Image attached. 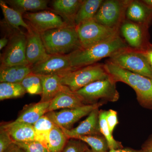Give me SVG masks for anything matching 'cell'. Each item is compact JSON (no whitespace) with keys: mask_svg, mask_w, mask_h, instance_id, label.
Listing matches in <instances>:
<instances>
[{"mask_svg":"<svg viewBox=\"0 0 152 152\" xmlns=\"http://www.w3.org/2000/svg\"><path fill=\"white\" fill-rule=\"evenodd\" d=\"M129 48L119 35L111 39L81 48L68 55L74 70L96 64L106 58H110L121 51Z\"/></svg>","mask_w":152,"mask_h":152,"instance_id":"cell-1","label":"cell"},{"mask_svg":"<svg viewBox=\"0 0 152 152\" xmlns=\"http://www.w3.org/2000/svg\"><path fill=\"white\" fill-rule=\"evenodd\" d=\"M104 66L114 81L126 84L135 91L142 107L152 110V79L124 69L107 60Z\"/></svg>","mask_w":152,"mask_h":152,"instance_id":"cell-2","label":"cell"},{"mask_svg":"<svg viewBox=\"0 0 152 152\" xmlns=\"http://www.w3.org/2000/svg\"><path fill=\"white\" fill-rule=\"evenodd\" d=\"M40 35L49 55H68L82 48L75 26L53 29Z\"/></svg>","mask_w":152,"mask_h":152,"instance_id":"cell-3","label":"cell"},{"mask_svg":"<svg viewBox=\"0 0 152 152\" xmlns=\"http://www.w3.org/2000/svg\"><path fill=\"white\" fill-rule=\"evenodd\" d=\"M116 84L110 76L108 78L93 82L75 93L85 105L115 102L120 98Z\"/></svg>","mask_w":152,"mask_h":152,"instance_id":"cell-4","label":"cell"},{"mask_svg":"<svg viewBox=\"0 0 152 152\" xmlns=\"http://www.w3.org/2000/svg\"><path fill=\"white\" fill-rule=\"evenodd\" d=\"M61 82L75 92L91 83L110 77L104 64H96L76 69L60 76Z\"/></svg>","mask_w":152,"mask_h":152,"instance_id":"cell-5","label":"cell"},{"mask_svg":"<svg viewBox=\"0 0 152 152\" xmlns=\"http://www.w3.org/2000/svg\"><path fill=\"white\" fill-rule=\"evenodd\" d=\"M107 61L124 69L152 79V68L143 51L129 48L110 57Z\"/></svg>","mask_w":152,"mask_h":152,"instance_id":"cell-6","label":"cell"},{"mask_svg":"<svg viewBox=\"0 0 152 152\" xmlns=\"http://www.w3.org/2000/svg\"><path fill=\"white\" fill-rule=\"evenodd\" d=\"M82 48H86L120 35L119 29L101 24L94 19L76 26Z\"/></svg>","mask_w":152,"mask_h":152,"instance_id":"cell-7","label":"cell"},{"mask_svg":"<svg viewBox=\"0 0 152 152\" xmlns=\"http://www.w3.org/2000/svg\"><path fill=\"white\" fill-rule=\"evenodd\" d=\"M131 0H104L94 19L111 28L119 29L126 18V12Z\"/></svg>","mask_w":152,"mask_h":152,"instance_id":"cell-8","label":"cell"},{"mask_svg":"<svg viewBox=\"0 0 152 152\" xmlns=\"http://www.w3.org/2000/svg\"><path fill=\"white\" fill-rule=\"evenodd\" d=\"M105 104L99 102L74 109H65L60 111L49 112L45 114L55 125L60 128L70 130L74 125L83 117L88 115L93 110Z\"/></svg>","mask_w":152,"mask_h":152,"instance_id":"cell-9","label":"cell"},{"mask_svg":"<svg viewBox=\"0 0 152 152\" xmlns=\"http://www.w3.org/2000/svg\"><path fill=\"white\" fill-rule=\"evenodd\" d=\"M26 34L19 32L13 35L1 56V68L29 65L26 58Z\"/></svg>","mask_w":152,"mask_h":152,"instance_id":"cell-10","label":"cell"},{"mask_svg":"<svg viewBox=\"0 0 152 152\" xmlns=\"http://www.w3.org/2000/svg\"><path fill=\"white\" fill-rule=\"evenodd\" d=\"M149 27L125 19L120 27V35L130 48L143 51L150 43Z\"/></svg>","mask_w":152,"mask_h":152,"instance_id":"cell-11","label":"cell"},{"mask_svg":"<svg viewBox=\"0 0 152 152\" xmlns=\"http://www.w3.org/2000/svg\"><path fill=\"white\" fill-rule=\"evenodd\" d=\"M74 70L68 55H50L46 59L31 66L33 73L40 76H59Z\"/></svg>","mask_w":152,"mask_h":152,"instance_id":"cell-12","label":"cell"},{"mask_svg":"<svg viewBox=\"0 0 152 152\" xmlns=\"http://www.w3.org/2000/svg\"><path fill=\"white\" fill-rule=\"evenodd\" d=\"M23 18L31 27L40 34L53 29L70 26L63 20L61 16L49 11L28 12L24 14Z\"/></svg>","mask_w":152,"mask_h":152,"instance_id":"cell-13","label":"cell"},{"mask_svg":"<svg viewBox=\"0 0 152 152\" xmlns=\"http://www.w3.org/2000/svg\"><path fill=\"white\" fill-rule=\"evenodd\" d=\"M26 35V58L28 64L32 66L45 59L50 55L47 53L39 33L31 27Z\"/></svg>","mask_w":152,"mask_h":152,"instance_id":"cell-14","label":"cell"},{"mask_svg":"<svg viewBox=\"0 0 152 152\" xmlns=\"http://www.w3.org/2000/svg\"><path fill=\"white\" fill-rule=\"evenodd\" d=\"M99 108L93 110L86 118L76 127L70 130L61 129L69 139L77 136L102 135L99 123Z\"/></svg>","mask_w":152,"mask_h":152,"instance_id":"cell-15","label":"cell"},{"mask_svg":"<svg viewBox=\"0 0 152 152\" xmlns=\"http://www.w3.org/2000/svg\"><path fill=\"white\" fill-rule=\"evenodd\" d=\"M125 18L128 20L150 26L152 22V9L142 0H131Z\"/></svg>","mask_w":152,"mask_h":152,"instance_id":"cell-16","label":"cell"},{"mask_svg":"<svg viewBox=\"0 0 152 152\" xmlns=\"http://www.w3.org/2000/svg\"><path fill=\"white\" fill-rule=\"evenodd\" d=\"M1 127L7 132L14 142H23L35 140V134L33 125L14 121L4 124Z\"/></svg>","mask_w":152,"mask_h":152,"instance_id":"cell-17","label":"cell"},{"mask_svg":"<svg viewBox=\"0 0 152 152\" xmlns=\"http://www.w3.org/2000/svg\"><path fill=\"white\" fill-rule=\"evenodd\" d=\"M40 76L42 86L40 102H51L60 93L70 91L67 87L62 84L61 77L58 75Z\"/></svg>","mask_w":152,"mask_h":152,"instance_id":"cell-18","label":"cell"},{"mask_svg":"<svg viewBox=\"0 0 152 152\" xmlns=\"http://www.w3.org/2000/svg\"><path fill=\"white\" fill-rule=\"evenodd\" d=\"M85 105L82 99L75 92L71 90L61 92L51 101L48 113L60 109L76 108Z\"/></svg>","mask_w":152,"mask_h":152,"instance_id":"cell-19","label":"cell"},{"mask_svg":"<svg viewBox=\"0 0 152 152\" xmlns=\"http://www.w3.org/2000/svg\"><path fill=\"white\" fill-rule=\"evenodd\" d=\"M50 102H39L26 106L14 121L34 126L41 117L48 113Z\"/></svg>","mask_w":152,"mask_h":152,"instance_id":"cell-20","label":"cell"},{"mask_svg":"<svg viewBox=\"0 0 152 152\" xmlns=\"http://www.w3.org/2000/svg\"><path fill=\"white\" fill-rule=\"evenodd\" d=\"M83 1V0H55L53 2V8L64 18L68 24L75 26L74 19Z\"/></svg>","mask_w":152,"mask_h":152,"instance_id":"cell-21","label":"cell"},{"mask_svg":"<svg viewBox=\"0 0 152 152\" xmlns=\"http://www.w3.org/2000/svg\"><path fill=\"white\" fill-rule=\"evenodd\" d=\"M31 72V66L30 65L1 68L0 82L20 83L23 79Z\"/></svg>","mask_w":152,"mask_h":152,"instance_id":"cell-22","label":"cell"},{"mask_svg":"<svg viewBox=\"0 0 152 152\" xmlns=\"http://www.w3.org/2000/svg\"><path fill=\"white\" fill-rule=\"evenodd\" d=\"M103 0H83L75 19V26L94 19Z\"/></svg>","mask_w":152,"mask_h":152,"instance_id":"cell-23","label":"cell"},{"mask_svg":"<svg viewBox=\"0 0 152 152\" xmlns=\"http://www.w3.org/2000/svg\"><path fill=\"white\" fill-rule=\"evenodd\" d=\"M6 3L22 14L28 11L43 10L48 9V1L46 0H10Z\"/></svg>","mask_w":152,"mask_h":152,"instance_id":"cell-24","label":"cell"},{"mask_svg":"<svg viewBox=\"0 0 152 152\" xmlns=\"http://www.w3.org/2000/svg\"><path fill=\"white\" fill-rule=\"evenodd\" d=\"M69 138L60 127L55 125L49 134L47 147L50 152H62Z\"/></svg>","mask_w":152,"mask_h":152,"instance_id":"cell-25","label":"cell"},{"mask_svg":"<svg viewBox=\"0 0 152 152\" xmlns=\"http://www.w3.org/2000/svg\"><path fill=\"white\" fill-rule=\"evenodd\" d=\"M0 6L5 19L9 24L18 29L20 27L26 28L27 30L29 29L31 27L23 20L21 13L9 7L6 2L2 0L0 1Z\"/></svg>","mask_w":152,"mask_h":152,"instance_id":"cell-26","label":"cell"},{"mask_svg":"<svg viewBox=\"0 0 152 152\" xmlns=\"http://www.w3.org/2000/svg\"><path fill=\"white\" fill-rule=\"evenodd\" d=\"M55 125L45 115L41 117L34 125L35 134V140L40 142L47 146L49 134Z\"/></svg>","mask_w":152,"mask_h":152,"instance_id":"cell-27","label":"cell"},{"mask_svg":"<svg viewBox=\"0 0 152 152\" xmlns=\"http://www.w3.org/2000/svg\"><path fill=\"white\" fill-rule=\"evenodd\" d=\"M107 113V111L105 110H100L99 123L101 132L107 140L110 150L122 148L124 147L121 143L114 138L113 134L110 131L106 120Z\"/></svg>","mask_w":152,"mask_h":152,"instance_id":"cell-28","label":"cell"},{"mask_svg":"<svg viewBox=\"0 0 152 152\" xmlns=\"http://www.w3.org/2000/svg\"><path fill=\"white\" fill-rule=\"evenodd\" d=\"M26 93L20 83L3 82L0 83V100L15 99L23 96Z\"/></svg>","mask_w":152,"mask_h":152,"instance_id":"cell-29","label":"cell"},{"mask_svg":"<svg viewBox=\"0 0 152 152\" xmlns=\"http://www.w3.org/2000/svg\"><path fill=\"white\" fill-rule=\"evenodd\" d=\"M73 138L84 142L96 152H108L110 151L107 142L102 135L77 136Z\"/></svg>","mask_w":152,"mask_h":152,"instance_id":"cell-30","label":"cell"},{"mask_svg":"<svg viewBox=\"0 0 152 152\" xmlns=\"http://www.w3.org/2000/svg\"><path fill=\"white\" fill-rule=\"evenodd\" d=\"M26 93L31 95H42V86L40 76L31 73L20 83Z\"/></svg>","mask_w":152,"mask_h":152,"instance_id":"cell-31","label":"cell"},{"mask_svg":"<svg viewBox=\"0 0 152 152\" xmlns=\"http://www.w3.org/2000/svg\"><path fill=\"white\" fill-rule=\"evenodd\" d=\"M14 142L20 147L25 152H50L46 145L37 141Z\"/></svg>","mask_w":152,"mask_h":152,"instance_id":"cell-32","label":"cell"},{"mask_svg":"<svg viewBox=\"0 0 152 152\" xmlns=\"http://www.w3.org/2000/svg\"><path fill=\"white\" fill-rule=\"evenodd\" d=\"M88 148L87 144L81 140L70 138L62 152H86Z\"/></svg>","mask_w":152,"mask_h":152,"instance_id":"cell-33","label":"cell"},{"mask_svg":"<svg viewBox=\"0 0 152 152\" xmlns=\"http://www.w3.org/2000/svg\"><path fill=\"white\" fill-rule=\"evenodd\" d=\"M14 142L6 130L1 127L0 129V152H5L9 147Z\"/></svg>","mask_w":152,"mask_h":152,"instance_id":"cell-34","label":"cell"},{"mask_svg":"<svg viewBox=\"0 0 152 152\" xmlns=\"http://www.w3.org/2000/svg\"><path fill=\"white\" fill-rule=\"evenodd\" d=\"M106 120L110 131L113 134L115 128L119 123L117 112L112 109L107 111Z\"/></svg>","mask_w":152,"mask_h":152,"instance_id":"cell-35","label":"cell"},{"mask_svg":"<svg viewBox=\"0 0 152 152\" xmlns=\"http://www.w3.org/2000/svg\"><path fill=\"white\" fill-rule=\"evenodd\" d=\"M143 51L148 62L152 68V44L150 43Z\"/></svg>","mask_w":152,"mask_h":152,"instance_id":"cell-36","label":"cell"},{"mask_svg":"<svg viewBox=\"0 0 152 152\" xmlns=\"http://www.w3.org/2000/svg\"><path fill=\"white\" fill-rule=\"evenodd\" d=\"M142 149L145 152H152V134L142 144Z\"/></svg>","mask_w":152,"mask_h":152,"instance_id":"cell-37","label":"cell"},{"mask_svg":"<svg viewBox=\"0 0 152 152\" xmlns=\"http://www.w3.org/2000/svg\"><path fill=\"white\" fill-rule=\"evenodd\" d=\"M108 152H145L142 150H135L132 148H123L118 149L110 150Z\"/></svg>","mask_w":152,"mask_h":152,"instance_id":"cell-38","label":"cell"},{"mask_svg":"<svg viewBox=\"0 0 152 152\" xmlns=\"http://www.w3.org/2000/svg\"><path fill=\"white\" fill-rule=\"evenodd\" d=\"M5 152H25L24 150L15 143H13Z\"/></svg>","mask_w":152,"mask_h":152,"instance_id":"cell-39","label":"cell"},{"mask_svg":"<svg viewBox=\"0 0 152 152\" xmlns=\"http://www.w3.org/2000/svg\"><path fill=\"white\" fill-rule=\"evenodd\" d=\"M8 39L6 37H4L0 39V50L6 47L8 44Z\"/></svg>","mask_w":152,"mask_h":152,"instance_id":"cell-40","label":"cell"},{"mask_svg":"<svg viewBox=\"0 0 152 152\" xmlns=\"http://www.w3.org/2000/svg\"><path fill=\"white\" fill-rule=\"evenodd\" d=\"M144 3L152 9V0H142Z\"/></svg>","mask_w":152,"mask_h":152,"instance_id":"cell-41","label":"cell"},{"mask_svg":"<svg viewBox=\"0 0 152 152\" xmlns=\"http://www.w3.org/2000/svg\"><path fill=\"white\" fill-rule=\"evenodd\" d=\"M86 152H96L94 151H93V150H92L91 149H90L89 148L87 150V151H86Z\"/></svg>","mask_w":152,"mask_h":152,"instance_id":"cell-42","label":"cell"}]
</instances>
